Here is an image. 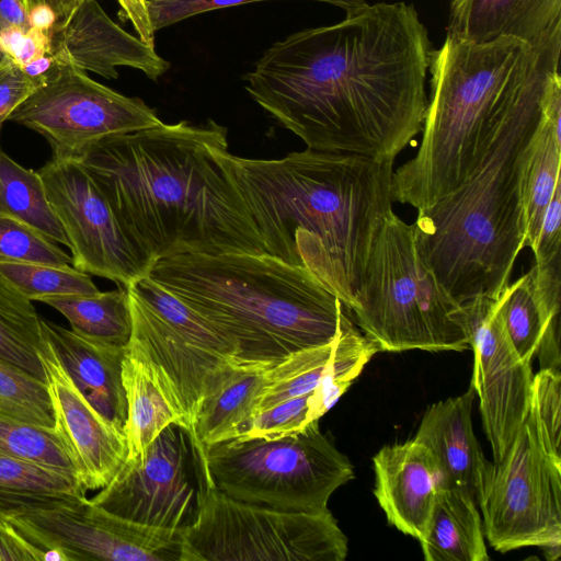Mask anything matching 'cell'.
Returning <instances> with one entry per match:
<instances>
[{
	"mask_svg": "<svg viewBox=\"0 0 561 561\" xmlns=\"http://www.w3.org/2000/svg\"><path fill=\"white\" fill-rule=\"evenodd\" d=\"M87 490L75 476L0 455V522L21 514L77 505Z\"/></svg>",
	"mask_w": 561,
	"mask_h": 561,
	"instance_id": "484cf974",
	"label": "cell"
},
{
	"mask_svg": "<svg viewBox=\"0 0 561 561\" xmlns=\"http://www.w3.org/2000/svg\"><path fill=\"white\" fill-rule=\"evenodd\" d=\"M474 393L470 385L465 393L430 405L414 439L430 450L439 486L460 489L479 506L494 463L484 457L473 432Z\"/></svg>",
	"mask_w": 561,
	"mask_h": 561,
	"instance_id": "ffe728a7",
	"label": "cell"
},
{
	"mask_svg": "<svg viewBox=\"0 0 561 561\" xmlns=\"http://www.w3.org/2000/svg\"><path fill=\"white\" fill-rule=\"evenodd\" d=\"M479 506L484 537L496 551L539 547L549 560L560 558L561 458L541 440L530 411L494 462Z\"/></svg>",
	"mask_w": 561,
	"mask_h": 561,
	"instance_id": "8fae6325",
	"label": "cell"
},
{
	"mask_svg": "<svg viewBox=\"0 0 561 561\" xmlns=\"http://www.w3.org/2000/svg\"><path fill=\"white\" fill-rule=\"evenodd\" d=\"M271 367L240 364L204 400L194 426L203 448L237 437L253 415L257 399L268 383Z\"/></svg>",
	"mask_w": 561,
	"mask_h": 561,
	"instance_id": "4316f807",
	"label": "cell"
},
{
	"mask_svg": "<svg viewBox=\"0 0 561 561\" xmlns=\"http://www.w3.org/2000/svg\"><path fill=\"white\" fill-rule=\"evenodd\" d=\"M5 522L32 545L56 549L67 561H181L182 531L131 522L88 499Z\"/></svg>",
	"mask_w": 561,
	"mask_h": 561,
	"instance_id": "9a60e30c",
	"label": "cell"
},
{
	"mask_svg": "<svg viewBox=\"0 0 561 561\" xmlns=\"http://www.w3.org/2000/svg\"><path fill=\"white\" fill-rule=\"evenodd\" d=\"M374 494L388 523L419 541L439 489L430 450L416 439L383 446L373 458Z\"/></svg>",
	"mask_w": 561,
	"mask_h": 561,
	"instance_id": "44dd1931",
	"label": "cell"
},
{
	"mask_svg": "<svg viewBox=\"0 0 561 561\" xmlns=\"http://www.w3.org/2000/svg\"><path fill=\"white\" fill-rule=\"evenodd\" d=\"M343 334L330 343L297 351L272 366L253 415L279 401L310 394L324 376Z\"/></svg>",
	"mask_w": 561,
	"mask_h": 561,
	"instance_id": "1f68e13d",
	"label": "cell"
},
{
	"mask_svg": "<svg viewBox=\"0 0 561 561\" xmlns=\"http://www.w3.org/2000/svg\"><path fill=\"white\" fill-rule=\"evenodd\" d=\"M126 288L133 327L125 352L147 365L196 439L194 426L204 400L242 363L211 353L220 344L219 332L174 295L161 289L139 295Z\"/></svg>",
	"mask_w": 561,
	"mask_h": 561,
	"instance_id": "30bf717a",
	"label": "cell"
},
{
	"mask_svg": "<svg viewBox=\"0 0 561 561\" xmlns=\"http://www.w3.org/2000/svg\"><path fill=\"white\" fill-rule=\"evenodd\" d=\"M204 449L207 479L216 489L282 511L324 512L333 492L354 477L319 421L277 439H229Z\"/></svg>",
	"mask_w": 561,
	"mask_h": 561,
	"instance_id": "ba28073f",
	"label": "cell"
},
{
	"mask_svg": "<svg viewBox=\"0 0 561 561\" xmlns=\"http://www.w3.org/2000/svg\"><path fill=\"white\" fill-rule=\"evenodd\" d=\"M457 320L474 355L471 386L480 398L484 432L500 461L530 411L531 363L515 351L497 312L496 297L460 304Z\"/></svg>",
	"mask_w": 561,
	"mask_h": 561,
	"instance_id": "2e32d148",
	"label": "cell"
},
{
	"mask_svg": "<svg viewBox=\"0 0 561 561\" xmlns=\"http://www.w3.org/2000/svg\"><path fill=\"white\" fill-rule=\"evenodd\" d=\"M548 77L497 115L463 182L417 210L414 225L422 252L459 305L479 295L497 297L525 248L520 156L539 122Z\"/></svg>",
	"mask_w": 561,
	"mask_h": 561,
	"instance_id": "5b68a950",
	"label": "cell"
},
{
	"mask_svg": "<svg viewBox=\"0 0 561 561\" xmlns=\"http://www.w3.org/2000/svg\"><path fill=\"white\" fill-rule=\"evenodd\" d=\"M36 89L34 81L11 56L0 62V131L14 110Z\"/></svg>",
	"mask_w": 561,
	"mask_h": 561,
	"instance_id": "60d3db41",
	"label": "cell"
},
{
	"mask_svg": "<svg viewBox=\"0 0 561 561\" xmlns=\"http://www.w3.org/2000/svg\"><path fill=\"white\" fill-rule=\"evenodd\" d=\"M225 146L222 125L181 121L105 138L75 159L154 262L188 253H266L216 154Z\"/></svg>",
	"mask_w": 561,
	"mask_h": 561,
	"instance_id": "7a4b0ae2",
	"label": "cell"
},
{
	"mask_svg": "<svg viewBox=\"0 0 561 561\" xmlns=\"http://www.w3.org/2000/svg\"><path fill=\"white\" fill-rule=\"evenodd\" d=\"M0 276L28 300L94 295L100 290L90 274L73 265H50L0 259Z\"/></svg>",
	"mask_w": 561,
	"mask_h": 561,
	"instance_id": "836d02e7",
	"label": "cell"
},
{
	"mask_svg": "<svg viewBox=\"0 0 561 561\" xmlns=\"http://www.w3.org/2000/svg\"><path fill=\"white\" fill-rule=\"evenodd\" d=\"M561 78L559 70L547 79L539 122L520 156V195L525 247L534 251L545 211L560 176Z\"/></svg>",
	"mask_w": 561,
	"mask_h": 561,
	"instance_id": "cb8c5ba5",
	"label": "cell"
},
{
	"mask_svg": "<svg viewBox=\"0 0 561 561\" xmlns=\"http://www.w3.org/2000/svg\"><path fill=\"white\" fill-rule=\"evenodd\" d=\"M447 36L476 44L516 38L561 47V0H450Z\"/></svg>",
	"mask_w": 561,
	"mask_h": 561,
	"instance_id": "7402d4cb",
	"label": "cell"
},
{
	"mask_svg": "<svg viewBox=\"0 0 561 561\" xmlns=\"http://www.w3.org/2000/svg\"><path fill=\"white\" fill-rule=\"evenodd\" d=\"M378 351L357 328L340 337L324 376L308 397L307 424L319 421L339 401Z\"/></svg>",
	"mask_w": 561,
	"mask_h": 561,
	"instance_id": "d6a6232c",
	"label": "cell"
},
{
	"mask_svg": "<svg viewBox=\"0 0 561 561\" xmlns=\"http://www.w3.org/2000/svg\"><path fill=\"white\" fill-rule=\"evenodd\" d=\"M308 397L279 401L253 415L233 439H277L301 432L307 424Z\"/></svg>",
	"mask_w": 561,
	"mask_h": 561,
	"instance_id": "ab89813d",
	"label": "cell"
},
{
	"mask_svg": "<svg viewBox=\"0 0 561 561\" xmlns=\"http://www.w3.org/2000/svg\"><path fill=\"white\" fill-rule=\"evenodd\" d=\"M41 302L60 312L71 330L84 337L119 347L129 342L133 324L125 286L94 295L47 297Z\"/></svg>",
	"mask_w": 561,
	"mask_h": 561,
	"instance_id": "f1b7e54d",
	"label": "cell"
},
{
	"mask_svg": "<svg viewBox=\"0 0 561 561\" xmlns=\"http://www.w3.org/2000/svg\"><path fill=\"white\" fill-rule=\"evenodd\" d=\"M459 306L425 259L414 222L392 210L375 239L350 310L363 334L379 351L461 352L469 343L456 317Z\"/></svg>",
	"mask_w": 561,
	"mask_h": 561,
	"instance_id": "52a82bcc",
	"label": "cell"
},
{
	"mask_svg": "<svg viewBox=\"0 0 561 561\" xmlns=\"http://www.w3.org/2000/svg\"><path fill=\"white\" fill-rule=\"evenodd\" d=\"M32 27L23 0H0V35L10 31L25 33Z\"/></svg>",
	"mask_w": 561,
	"mask_h": 561,
	"instance_id": "ee69618b",
	"label": "cell"
},
{
	"mask_svg": "<svg viewBox=\"0 0 561 561\" xmlns=\"http://www.w3.org/2000/svg\"><path fill=\"white\" fill-rule=\"evenodd\" d=\"M0 416L53 428L46 381L0 357Z\"/></svg>",
	"mask_w": 561,
	"mask_h": 561,
	"instance_id": "e575fe53",
	"label": "cell"
},
{
	"mask_svg": "<svg viewBox=\"0 0 561 561\" xmlns=\"http://www.w3.org/2000/svg\"><path fill=\"white\" fill-rule=\"evenodd\" d=\"M50 53L64 65L117 79V67L140 70L158 80L170 64L138 36L127 33L98 0H78L70 12L48 30Z\"/></svg>",
	"mask_w": 561,
	"mask_h": 561,
	"instance_id": "ac0fdd59",
	"label": "cell"
},
{
	"mask_svg": "<svg viewBox=\"0 0 561 561\" xmlns=\"http://www.w3.org/2000/svg\"><path fill=\"white\" fill-rule=\"evenodd\" d=\"M347 539L332 513L282 511L234 500L207 479L181 561H343Z\"/></svg>",
	"mask_w": 561,
	"mask_h": 561,
	"instance_id": "9c48e42d",
	"label": "cell"
},
{
	"mask_svg": "<svg viewBox=\"0 0 561 561\" xmlns=\"http://www.w3.org/2000/svg\"><path fill=\"white\" fill-rule=\"evenodd\" d=\"M561 47L516 38L476 44L446 36L432 50V96L416 154L392 173V199L421 210L458 187L474 168L497 115L559 70Z\"/></svg>",
	"mask_w": 561,
	"mask_h": 561,
	"instance_id": "8992f818",
	"label": "cell"
},
{
	"mask_svg": "<svg viewBox=\"0 0 561 561\" xmlns=\"http://www.w3.org/2000/svg\"><path fill=\"white\" fill-rule=\"evenodd\" d=\"M268 0H146L150 24L154 32L183 20L213 10ZM343 9L346 16L355 15L369 4L366 0H313Z\"/></svg>",
	"mask_w": 561,
	"mask_h": 561,
	"instance_id": "f35d334b",
	"label": "cell"
},
{
	"mask_svg": "<svg viewBox=\"0 0 561 561\" xmlns=\"http://www.w3.org/2000/svg\"><path fill=\"white\" fill-rule=\"evenodd\" d=\"M0 455L30 461L77 478L76 469L53 428L0 416Z\"/></svg>",
	"mask_w": 561,
	"mask_h": 561,
	"instance_id": "d590c367",
	"label": "cell"
},
{
	"mask_svg": "<svg viewBox=\"0 0 561 561\" xmlns=\"http://www.w3.org/2000/svg\"><path fill=\"white\" fill-rule=\"evenodd\" d=\"M0 214L18 219L68 248L62 227L37 171L26 169L0 147Z\"/></svg>",
	"mask_w": 561,
	"mask_h": 561,
	"instance_id": "f546056e",
	"label": "cell"
},
{
	"mask_svg": "<svg viewBox=\"0 0 561 561\" xmlns=\"http://www.w3.org/2000/svg\"><path fill=\"white\" fill-rule=\"evenodd\" d=\"M148 275L232 340L243 364L274 366L356 329L312 273L268 253L180 254Z\"/></svg>",
	"mask_w": 561,
	"mask_h": 561,
	"instance_id": "277c9868",
	"label": "cell"
},
{
	"mask_svg": "<svg viewBox=\"0 0 561 561\" xmlns=\"http://www.w3.org/2000/svg\"><path fill=\"white\" fill-rule=\"evenodd\" d=\"M0 259L72 265V257L37 230L0 214Z\"/></svg>",
	"mask_w": 561,
	"mask_h": 561,
	"instance_id": "8d00e7d4",
	"label": "cell"
},
{
	"mask_svg": "<svg viewBox=\"0 0 561 561\" xmlns=\"http://www.w3.org/2000/svg\"><path fill=\"white\" fill-rule=\"evenodd\" d=\"M23 2L28 13L37 7L45 5L54 12L57 21H60L66 18L78 0H23Z\"/></svg>",
	"mask_w": 561,
	"mask_h": 561,
	"instance_id": "f6af8a7d",
	"label": "cell"
},
{
	"mask_svg": "<svg viewBox=\"0 0 561 561\" xmlns=\"http://www.w3.org/2000/svg\"><path fill=\"white\" fill-rule=\"evenodd\" d=\"M530 412L541 440L561 458V373L539 369L534 375Z\"/></svg>",
	"mask_w": 561,
	"mask_h": 561,
	"instance_id": "74e56055",
	"label": "cell"
},
{
	"mask_svg": "<svg viewBox=\"0 0 561 561\" xmlns=\"http://www.w3.org/2000/svg\"><path fill=\"white\" fill-rule=\"evenodd\" d=\"M41 327L76 386L104 417L124 432L127 402L122 360L126 347L84 337L42 318Z\"/></svg>",
	"mask_w": 561,
	"mask_h": 561,
	"instance_id": "603a6c76",
	"label": "cell"
},
{
	"mask_svg": "<svg viewBox=\"0 0 561 561\" xmlns=\"http://www.w3.org/2000/svg\"><path fill=\"white\" fill-rule=\"evenodd\" d=\"M206 484L205 449L172 423L90 501L141 525L183 531L197 517Z\"/></svg>",
	"mask_w": 561,
	"mask_h": 561,
	"instance_id": "7c38bea8",
	"label": "cell"
},
{
	"mask_svg": "<svg viewBox=\"0 0 561 561\" xmlns=\"http://www.w3.org/2000/svg\"><path fill=\"white\" fill-rule=\"evenodd\" d=\"M43 341L35 307L0 276V357L46 381L38 356Z\"/></svg>",
	"mask_w": 561,
	"mask_h": 561,
	"instance_id": "4dcf8cb0",
	"label": "cell"
},
{
	"mask_svg": "<svg viewBox=\"0 0 561 561\" xmlns=\"http://www.w3.org/2000/svg\"><path fill=\"white\" fill-rule=\"evenodd\" d=\"M560 261L533 263L531 268L508 284L496 297L497 312L518 356L540 369L561 368Z\"/></svg>",
	"mask_w": 561,
	"mask_h": 561,
	"instance_id": "d6986e66",
	"label": "cell"
},
{
	"mask_svg": "<svg viewBox=\"0 0 561 561\" xmlns=\"http://www.w3.org/2000/svg\"><path fill=\"white\" fill-rule=\"evenodd\" d=\"M561 244V182L545 211L536 247L534 263L547 264L560 256Z\"/></svg>",
	"mask_w": 561,
	"mask_h": 561,
	"instance_id": "b9f144b4",
	"label": "cell"
},
{
	"mask_svg": "<svg viewBox=\"0 0 561 561\" xmlns=\"http://www.w3.org/2000/svg\"><path fill=\"white\" fill-rule=\"evenodd\" d=\"M8 121L38 133L53 156L66 158L105 138L163 123L141 99L118 93L71 66L37 88Z\"/></svg>",
	"mask_w": 561,
	"mask_h": 561,
	"instance_id": "4fadbf2b",
	"label": "cell"
},
{
	"mask_svg": "<svg viewBox=\"0 0 561 561\" xmlns=\"http://www.w3.org/2000/svg\"><path fill=\"white\" fill-rule=\"evenodd\" d=\"M7 53L1 44V39H0V62L7 57Z\"/></svg>",
	"mask_w": 561,
	"mask_h": 561,
	"instance_id": "bcb514c9",
	"label": "cell"
},
{
	"mask_svg": "<svg viewBox=\"0 0 561 561\" xmlns=\"http://www.w3.org/2000/svg\"><path fill=\"white\" fill-rule=\"evenodd\" d=\"M216 154L238 187L266 253L312 273L350 310L392 211L394 160L312 149L280 159Z\"/></svg>",
	"mask_w": 561,
	"mask_h": 561,
	"instance_id": "3957f363",
	"label": "cell"
},
{
	"mask_svg": "<svg viewBox=\"0 0 561 561\" xmlns=\"http://www.w3.org/2000/svg\"><path fill=\"white\" fill-rule=\"evenodd\" d=\"M465 491L440 485L420 540L426 561H489L482 520Z\"/></svg>",
	"mask_w": 561,
	"mask_h": 561,
	"instance_id": "d4e9b609",
	"label": "cell"
},
{
	"mask_svg": "<svg viewBox=\"0 0 561 561\" xmlns=\"http://www.w3.org/2000/svg\"><path fill=\"white\" fill-rule=\"evenodd\" d=\"M122 382L127 402L126 461L135 462L167 426L176 423L185 427V424L147 365L126 352L122 360Z\"/></svg>",
	"mask_w": 561,
	"mask_h": 561,
	"instance_id": "83f0119b",
	"label": "cell"
},
{
	"mask_svg": "<svg viewBox=\"0 0 561 561\" xmlns=\"http://www.w3.org/2000/svg\"><path fill=\"white\" fill-rule=\"evenodd\" d=\"M432 50L413 4L380 2L275 42L244 88L309 149L394 160L423 129Z\"/></svg>",
	"mask_w": 561,
	"mask_h": 561,
	"instance_id": "6da1fadb",
	"label": "cell"
},
{
	"mask_svg": "<svg viewBox=\"0 0 561 561\" xmlns=\"http://www.w3.org/2000/svg\"><path fill=\"white\" fill-rule=\"evenodd\" d=\"M121 7V15L129 21L136 31L137 36L150 46H154V34L148 11L146 0H117Z\"/></svg>",
	"mask_w": 561,
	"mask_h": 561,
	"instance_id": "7bdbcfd3",
	"label": "cell"
},
{
	"mask_svg": "<svg viewBox=\"0 0 561 561\" xmlns=\"http://www.w3.org/2000/svg\"><path fill=\"white\" fill-rule=\"evenodd\" d=\"M38 356L51 403L53 430L67 451L80 484L104 488L127 458L125 434L104 417L76 386L55 348L44 336Z\"/></svg>",
	"mask_w": 561,
	"mask_h": 561,
	"instance_id": "e0dca14e",
	"label": "cell"
},
{
	"mask_svg": "<svg viewBox=\"0 0 561 561\" xmlns=\"http://www.w3.org/2000/svg\"><path fill=\"white\" fill-rule=\"evenodd\" d=\"M37 172L76 268L125 287L149 274L156 262L129 238L77 159L53 156Z\"/></svg>",
	"mask_w": 561,
	"mask_h": 561,
	"instance_id": "5bb4252c",
	"label": "cell"
}]
</instances>
